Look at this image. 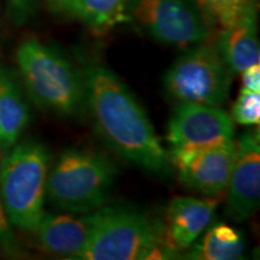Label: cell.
Masks as SVG:
<instances>
[{
    "mask_svg": "<svg viewBox=\"0 0 260 260\" xmlns=\"http://www.w3.org/2000/svg\"><path fill=\"white\" fill-rule=\"evenodd\" d=\"M82 76L84 103L107 146L152 174L171 175L168 152L126 84L111 69L95 61L84 64Z\"/></svg>",
    "mask_w": 260,
    "mask_h": 260,
    "instance_id": "6da1fadb",
    "label": "cell"
},
{
    "mask_svg": "<svg viewBox=\"0 0 260 260\" xmlns=\"http://www.w3.org/2000/svg\"><path fill=\"white\" fill-rule=\"evenodd\" d=\"M92 232L80 260L162 259L169 247L162 220L134 207L102 206L92 211Z\"/></svg>",
    "mask_w": 260,
    "mask_h": 260,
    "instance_id": "7a4b0ae2",
    "label": "cell"
},
{
    "mask_svg": "<svg viewBox=\"0 0 260 260\" xmlns=\"http://www.w3.org/2000/svg\"><path fill=\"white\" fill-rule=\"evenodd\" d=\"M16 59L27 90L39 107L70 117L86 105L82 71L56 48L29 39L19 45Z\"/></svg>",
    "mask_w": 260,
    "mask_h": 260,
    "instance_id": "3957f363",
    "label": "cell"
},
{
    "mask_svg": "<svg viewBox=\"0 0 260 260\" xmlns=\"http://www.w3.org/2000/svg\"><path fill=\"white\" fill-rule=\"evenodd\" d=\"M50 153L37 141L10 148L0 165V194L10 225L32 232L44 216Z\"/></svg>",
    "mask_w": 260,
    "mask_h": 260,
    "instance_id": "277c9868",
    "label": "cell"
},
{
    "mask_svg": "<svg viewBox=\"0 0 260 260\" xmlns=\"http://www.w3.org/2000/svg\"><path fill=\"white\" fill-rule=\"evenodd\" d=\"M116 176L117 168L106 155L68 149L48 172L46 198L58 210L89 213L105 204Z\"/></svg>",
    "mask_w": 260,
    "mask_h": 260,
    "instance_id": "5b68a950",
    "label": "cell"
},
{
    "mask_svg": "<svg viewBox=\"0 0 260 260\" xmlns=\"http://www.w3.org/2000/svg\"><path fill=\"white\" fill-rule=\"evenodd\" d=\"M233 75L217 46L203 42L177 58L165 74L164 86L178 103L222 106L229 96Z\"/></svg>",
    "mask_w": 260,
    "mask_h": 260,
    "instance_id": "8992f818",
    "label": "cell"
},
{
    "mask_svg": "<svg viewBox=\"0 0 260 260\" xmlns=\"http://www.w3.org/2000/svg\"><path fill=\"white\" fill-rule=\"evenodd\" d=\"M128 22L155 41L177 47L203 44L211 24L193 0H129Z\"/></svg>",
    "mask_w": 260,
    "mask_h": 260,
    "instance_id": "52a82bcc",
    "label": "cell"
},
{
    "mask_svg": "<svg viewBox=\"0 0 260 260\" xmlns=\"http://www.w3.org/2000/svg\"><path fill=\"white\" fill-rule=\"evenodd\" d=\"M236 142H222L201 148H170L172 169L184 186L205 197H216L226 190L235 159Z\"/></svg>",
    "mask_w": 260,
    "mask_h": 260,
    "instance_id": "ba28073f",
    "label": "cell"
},
{
    "mask_svg": "<svg viewBox=\"0 0 260 260\" xmlns=\"http://www.w3.org/2000/svg\"><path fill=\"white\" fill-rule=\"evenodd\" d=\"M234 121L219 106L178 103L168 124L171 148H201L234 140Z\"/></svg>",
    "mask_w": 260,
    "mask_h": 260,
    "instance_id": "9c48e42d",
    "label": "cell"
},
{
    "mask_svg": "<svg viewBox=\"0 0 260 260\" xmlns=\"http://www.w3.org/2000/svg\"><path fill=\"white\" fill-rule=\"evenodd\" d=\"M226 213L234 222L248 219L260 203L259 136L245 133L236 142L235 159L228 182Z\"/></svg>",
    "mask_w": 260,
    "mask_h": 260,
    "instance_id": "30bf717a",
    "label": "cell"
},
{
    "mask_svg": "<svg viewBox=\"0 0 260 260\" xmlns=\"http://www.w3.org/2000/svg\"><path fill=\"white\" fill-rule=\"evenodd\" d=\"M218 201L212 197L197 199L175 198L169 204L165 216V236L174 252L186 251L199 239L213 217Z\"/></svg>",
    "mask_w": 260,
    "mask_h": 260,
    "instance_id": "8fae6325",
    "label": "cell"
},
{
    "mask_svg": "<svg viewBox=\"0 0 260 260\" xmlns=\"http://www.w3.org/2000/svg\"><path fill=\"white\" fill-rule=\"evenodd\" d=\"M39 246L50 254L76 259L84 248L92 232V216L44 213L32 230Z\"/></svg>",
    "mask_w": 260,
    "mask_h": 260,
    "instance_id": "7c38bea8",
    "label": "cell"
},
{
    "mask_svg": "<svg viewBox=\"0 0 260 260\" xmlns=\"http://www.w3.org/2000/svg\"><path fill=\"white\" fill-rule=\"evenodd\" d=\"M216 46L233 74H241L247 68L259 64L255 3L249 5L232 24L220 29Z\"/></svg>",
    "mask_w": 260,
    "mask_h": 260,
    "instance_id": "4fadbf2b",
    "label": "cell"
},
{
    "mask_svg": "<svg viewBox=\"0 0 260 260\" xmlns=\"http://www.w3.org/2000/svg\"><path fill=\"white\" fill-rule=\"evenodd\" d=\"M29 118V107L15 76L0 67V148L17 144Z\"/></svg>",
    "mask_w": 260,
    "mask_h": 260,
    "instance_id": "5bb4252c",
    "label": "cell"
},
{
    "mask_svg": "<svg viewBox=\"0 0 260 260\" xmlns=\"http://www.w3.org/2000/svg\"><path fill=\"white\" fill-rule=\"evenodd\" d=\"M187 253L194 260H236L245 253L243 237L235 228L219 223L213 225L198 243H193Z\"/></svg>",
    "mask_w": 260,
    "mask_h": 260,
    "instance_id": "9a60e30c",
    "label": "cell"
},
{
    "mask_svg": "<svg viewBox=\"0 0 260 260\" xmlns=\"http://www.w3.org/2000/svg\"><path fill=\"white\" fill-rule=\"evenodd\" d=\"M128 4L129 0H80L75 17H79L92 30L104 32L128 22Z\"/></svg>",
    "mask_w": 260,
    "mask_h": 260,
    "instance_id": "2e32d148",
    "label": "cell"
},
{
    "mask_svg": "<svg viewBox=\"0 0 260 260\" xmlns=\"http://www.w3.org/2000/svg\"><path fill=\"white\" fill-rule=\"evenodd\" d=\"M209 23L225 28L232 24L254 0H197Z\"/></svg>",
    "mask_w": 260,
    "mask_h": 260,
    "instance_id": "e0dca14e",
    "label": "cell"
},
{
    "mask_svg": "<svg viewBox=\"0 0 260 260\" xmlns=\"http://www.w3.org/2000/svg\"><path fill=\"white\" fill-rule=\"evenodd\" d=\"M232 119L242 125H255L260 121V92L242 88L232 110Z\"/></svg>",
    "mask_w": 260,
    "mask_h": 260,
    "instance_id": "ac0fdd59",
    "label": "cell"
},
{
    "mask_svg": "<svg viewBox=\"0 0 260 260\" xmlns=\"http://www.w3.org/2000/svg\"><path fill=\"white\" fill-rule=\"evenodd\" d=\"M37 0H8L9 17L15 24H23L34 11Z\"/></svg>",
    "mask_w": 260,
    "mask_h": 260,
    "instance_id": "d6986e66",
    "label": "cell"
},
{
    "mask_svg": "<svg viewBox=\"0 0 260 260\" xmlns=\"http://www.w3.org/2000/svg\"><path fill=\"white\" fill-rule=\"evenodd\" d=\"M0 243L4 246V248L8 252L14 253L16 248H17L14 234H12L11 230V225H10L9 220L6 218L4 206H3L2 194H0Z\"/></svg>",
    "mask_w": 260,
    "mask_h": 260,
    "instance_id": "ffe728a7",
    "label": "cell"
},
{
    "mask_svg": "<svg viewBox=\"0 0 260 260\" xmlns=\"http://www.w3.org/2000/svg\"><path fill=\"white\" fill-rule=\"evenodd\" d=\"M242 75V88L259 92L260 90V64H254L247 68L241 73Z\"/></svg>",
    "mask_w": 260,
    "mask_h": 260,
    "instance_id": "44dd1931",
    "label": "cell"
},
{
    "mask_svg": "<svg viewBox=\"0 0 260 260\" xmlns=\"http://www.w3.org/2000/svg\"><path fill=\"white\" fill-rule=\"evenodd\" d=\"M79 3L80 0H47V4L53 12L70 15L74 17L79 8Z\"/></svg>",
    "mask_w": 260,
    "mask_h": 260,
    "instance_id": "7402d4cb",
    "label": "cell"
}]
</instances>
